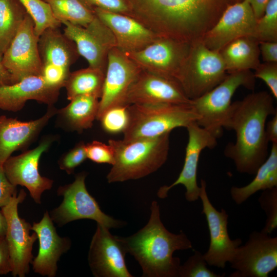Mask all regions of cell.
Here are the masks:
<instances>
[{
    "label": "cell",
    "instance_id": "6da1fadb",
    "mask_svg": "<svg viewBox=\"0 0 277 277\" xmlns=\"http://www.w3.org/2000/svg\"><path fill=\"white\" fill-rule=\"evenodd\" d=\"M128 15L159 36L192 44L200 40L221 13L220 0H126Z\"/></svg>",
    "mask_w": 277,
    "mask_h": 277
},
{
    "label": "cell",
    "instance_id": "7a4b0ae2",
    "mask_svg": "<svg viewBox=\"0 0 277 277\" xmlns=\"http://www.w3.org/2000/svg\"><path fill=\"white\" fill-rule=\"evenodd\" d=\"M273 97L260 91L231 104L225 128L235 132L236 140L226 146L224 154L239 173L255 174L268 156L265 127L267 117L277 112Z\"/></svg>",
    "mask_w": 277,
    "mask_h": 277
},
{
    "label": "cell",
    "instance_id": "3957f363",
    "mask_svg": "<svg viewBox=\"0 0 277 277\" xmlns=\"http://www.w3.org/2000/svg\"><path fill=\"white\" fill-rule=\"evenodd\" d=\"M120 239L127 253L137 261L144 277H178L180 258L174 257L177 250L192 248L190 240L183 231H169L161 219L158 203L153 201L147 224L134 234Z\"/></svg>",
    "mask_w": 277,
    "mask_h": 277
},
{
    "label": "cell",
    "instance_id": "277c9868",
    "mask_svg": "<svg viewBox=\"0 0 277 277\" xmlns=\"http://www.w3.org/2000/svg\"><path fill=\"white\" fill-rule=\"evenodd\" d=\"M170 133L130 142L109 140L115 162L106 179L109 183L137 180L160 169L166 162Z\"/></svg>",
    "mask_w": 277,
    "mask_h": 277
},
{
    "label": "cell",
    "instance_id": "5b68a950",
    "mask_svg": "<svg viewBox=\"0 0 277 277\" xmlns=\"http://www.w3.org/2000/svg\"><path fill=\"white\" fill-rule=\"evenodd\" d=\"M128 111L125 142L160 136L176 128H186L199 118L191 104H132Z\"/></svg>",
    "mask_w": 277,
    "mask_h": 277
},
{
    "label": "cell",
    "instance_id": "8992f818",
    "mask_svg": "<svg viewBox=\"0 0 277 277\" xmlns=\"http://www.w3.org/2000/svg\"><path fill=\"white\" fill-rule=\"evenodd\" d=\"M255 78L250 70L230 73L210 91L192 100L191 105L199 116L196 123L216 138L221 137L230 114L231 99L235 92L242 86L253 89Z\"/></svg>",
    "mask_w": 277,
    "mask_h": 277
},
{
    "label": "cell",
    "instance_id": "52a82bcc",
    "mask_svg": "<svg viewBox=\"0 0 277 277\" xmlns=\"http://www.w3.org/2000/svg\"><path fill=\"white\" fill-rule=\"evenodd\" d=\"M226 69L219 52L201 40L191 44L178 83L186 95L194 100L210 91L225 78Z\"/></svg>",
    "mask_w": 277,
    "mask_h": 277
},
{
    "label": "cell",
    "instance_id": "ba28073f",
    "mask_svg": "<svg viewBox=\"0 0 277 277\" xmlns=\"http://www.w3.org/2000/svg\"><path fill=\"white\" fill-rule=\"evenodd\" d=\"M87 174L78 173L74 182L60 186L57 193L63 197L62 203L49 213L53 223L59 227L81 219L94 220L108 229L119 228L125 223L102 211L95 199L89 193L85 184Z\"/></svg>",
    "mask_w": 277,
    "mask_h": 277
},
{
    "label": "cell",
    "instance_id": "9c48e42d",
    "mask_svg": "<svg viewBox=\"0 0 277 277\" xmlns=\"http://www.w3.org/2000/svg\"><path fill=\"white\" fill-rule=\"evenodd\" d=\"M26 193L21 189L14 194L9 203L1 210L6 217L7 227L5 235L10 257L13 276L24 277L30 270L33 259L32 253L34 243L38 239L35 232L30 235L32 226L19 217L18 205L25 199Z\"/></svg>",
    "mask_w": 277,
    "mask_h": 277
},
{
    "label": "cell",
    "instance_id": "30bf717a",
    "mask_svg": "<svg viewBox=\"0 0 277 277\" xmlns=\"http://www.w3.org/2000/svg\"><path fill=\"white\" fill-rule=\"evenodd\" d=\"M190 46L174 39L159 36L144 48L126 54L141 70L177 82Z\"/></svg>",
    "mask_w": 277,
    "mask_h": 277
},
{
    "label": "cell",
    "instance_id": "8fae6325",
    "mask_svg": "<svg viewBox=\"0 0 277 277\" xmlns=\"http://www.w3.org/2000/svg\"><path fill=\"white\" fill-rule=\"evenodd\" d=\"M230 277H268L277 267V238L254 231L236 249L229 262Z\"/></svg>",
    "mask_w": 277,
    "mask_h": 277
},
{
    "label": "cell",
    "instance_id": "7c38bea8",
    "mask_svg": "<svg viewBox=\"0 0 277 277\" xmlns=\"http://www.w3.org/2000/svg\"><path fill=\"white\" fill-rule=\"evenodd\" d=\"M34 23L27 14L10 45L3 54L2 62L11 76L12 84L30 76L41 75L43 63Z\"/></svg>",
    "mask_w": 277,
    "mask_h": 277
},
{
    "label": "cell",
    "instance_id": "4fadbf2b",
    "mask_svg": "<svg viewBox=\"0 0 277 277\" xmlns=\"http://www.w3.org/2000/svg\"><path fill=\"white\" fill-rule=\"evenodd\" d=\"M141 69L117 47L108 53L103 91L96 120L108 110L125 106L127 92Z\"/></svg>",
    "mask_w": 277,
    "mask_h": 277
},
{
    "label": "cell",
    "instance_id": "5bb4252c",
    "mask_svg": "<svg viewBox=\"0 0 277 277\" xmlns=\"http://www.w3.org/2000/svg\"><path fill=\"white\" fill-rule=\"evenodd\" d=\"M63 24L65 26L64 35L74 43L79 54L87 61L89 66L105 72L108 53L116 47L115 37L109 28L96 16L86 27L67 22Z\"/></svg>",
    "mask_w": 277,
    "mask_h": 277
},
{
    "label": "cell",
    "instance_id": "9a60e30c",
    "mask_svg": "<svg viewBox=\"0 0 277 277\" xmlns=\"http://www.w3.org/2000/svg\"><path fill=\"white\" fill-rule=\"evenodd\" d=\"M206 182L200 181L202 213L206 217L210 236L208 250L203 254L207 264L217 268H224L227 262L232 259L236 249L242 244V240H231L227 229L228 214L224 209L217 210L211 204L206 190Z\"/></svg>",
    "mask_w": 277,
    "mask_h": 277
},
{
    "label": "cell",
    "instance_id": "2e32d148",
    "mask_svg": "<svg viewBox=\"0 0 277 277\" xmlns=\"http://www.w3.org/2000/svg\"><path fill=\"white\" fill-rule=\"evenodd\" d=\"M97 224L88 251L89 267L95 277H132L125 261L127 253L120 236Z\"/></svg>",
    "mask_w": 277,
    "mask_h": 277
},
{
    "label": "cell",
    "instance_id": "e0dca14e",
    "mask_svg": "<svg viewBox=\"0 0 277 277\" xmlns=\"http://www.w3.org/2000/svg\"><path fill=\"white\" fill-rule=\"evenodd\" d=\"M257 19L247 0L229 5L201 41L209 49L219 52L241 37H254Z\"/></svg>",
    "mask_w": 277,
    "mask_h": 277
},
{
    "label": "cell",
    "instance_id": "ac0fdd59",
    "mask_svg": "<svg viewBox=\"0 0 277 277\" xmlns=\"http://www.w3.org/2000/svg\"><path fill=\"white\" fill-rule=\"evenodd\" d=\"M188 139L182 169L176 180L171 185L161 187L157 192L159 198L164 199L173 187L182 185L186 188V200L192 202L199 199L200 186L197 183V172L200 154L205 148L212 149L217 144V139L196 122L186 127Z\"/></svg>",
    "mask_w": 277,
    "mask_h": 277
},
{
    "label": "cell",
    "instance_id": "d6986e66",
    "mask_svg": "<svg viewBox=\"0 0 277 277\" xmlns=\"http://www.w3.org/2000/svg\"><path fill=\"white\" fill-rule=\"evenodd\" d=\"M52 138L44 140L36 148L17 156H10L3 164L9 181L14 185L24 186L37 204H41L42 194L50 190L53 181L41 175L38 165L42 154L50 147Z\"/></svg>",
    "mask_w": 277,
    "mask_h": 277
},
{
    "label": "cell",
    "instance_id": "ffe728a7",
    "mask_svg": "<svg viewBox=\"0 0 277 277\" xmlns=\"http://www.w3.org/2000/svg\"><path fill=\"white\" fill-rule=\"evenodd\" d=\"M191 103L192 100L176 81L142 70L130 86L125 99L126 105Z\"/></svg>",
    "mask_w": 277,
    "mask_h": 277
},
{
    "label": "cell",
    "instance_id": "44dd1931",
    "mask_svg": "<svg viewBox=\"0 0 277 277\" xmlns=\"http://www.w3.org/2000/svg\"><path fill=\"white\" fill-rule=\"evenodd\" d=\"M31 230L39 240L38 254L31 262L34 272L42 276H55L57 262L71 246L70 239L58 235L48 211L39 222H33Z\"/></svg>",
    "mask_w": 277,
    "mask_h": 277
},
{
    "label": "cell",
    "instance_id": "7402d4cb",
    "mask_svg": "<svg viewBox=\"0 0 277 277\" xmlns=\"http://www.w3.org/2000/svg\"><path fill=\"white\" fill-rule=\"evenodd\" d=\"M61 88L48 84L41 75L30 76L12 84L1 86L0 109L16 112L29 100L52 106L58 98Z\"/></svg>",
    "mask_w": 277,
    "mask_h": 277
},
{
    "label": "cell",
    "instance_id": "603a6c76",
    "mask_svg": "<svg viewBox=\"0 0 277 277\" xmlns=\"http://www.w3.org/2000/svg\"><path fill=\"white\" fill-rule=\"evenodd\" d=\"M92 10L112 32L116 47L126 54L144 48L159 37L130 16L97 8Z\"/></svg>",
    "mask_w": 277,
    "mask_h": 277
},
{
    "label": "cell",
    "instance_id": "cb8c5ba5",
    "mask_svg": "<svg viewBox=\"0 0 277 277\" xmlns=\"http://www.w3.org/2000/svg\"><path fill=\"white\" fill-rule=\"evenodd\" d=\"M57 112V109L50 106L43 116L29 122L0 115V165L13 152L30 143Z\"/></svg>",
    "mask_w": 277,
    "mask_h": 277
},
{
    "label": "cell",
    "instance_id": "d4e9b609",
    "mask_svg": "<svg viewBox=\"0 0 277 277\" xmlns=\"http://www.w3.org/2000/svg\"><path fill=\"white\" fill-rule=\"evenodd\" d=\"M38 49L43 65L69 70L80 55L75 44L57 28H48L39 36Z\"/></svg>",
    "mask_w": 277,
    "mask_h": 277
},
{
    "label": "cell",
    "instance_id": "484cf974",
    "mask_svg": "<svg viewBox=\"0 0 277 277\" xmlns=\"http://www.w3.org/2000/svg\"><path fill=\"white\" fill-rule=\"evenodd\" d=\"M229 73L254 70L260 64L259 41L251 36L238 38L219 51Z\"/></svg>",
    "mask_w": 277,
    "mask_h": 277
},
{
    "label": "cell",
    "instance_id": "4316f807",
    "mask_svg": "<svg viewBox=\"0 0 277 277\" xmlns=\"http://www.w3.org/2000/svg\"><path fill=\"white\" fill-rule=\"evenodd\" d=\"M255 175L246 186L231 188V197L236 204L243 203L259 191L277 187V143H272L269 154Z\"/></svg>",
    "mask_w": 277,
    "mask_h": 277
},
{
    "label": "cell",
    "instance_id": "83f0119b",
    "mask_svg": "<svg viewBox=\"0 0 277 277\" xmlns=\"http://www.w3.org/2000/svg\"><path fill=\"white\" fill-rule=\"evenodd\" d=\"M99 98L91 95H81L70 100L65 107L57 110L68 127L79 132L93 126L99 108Z\"/></svg>",
    "mask_w": 277,
    "mask_h": 277
},
{
    "label": "cell",
    "instance_id": "f1b7e54d",
    "mask_svg": "<svg viewBox=\"0 0 277 277\" xmlns=\"http://www.w3.org/2000/svg\"><path fill=\"white\" fill-rule=\"evenodd\" d=\"M105 72L89 66L70 73L64 87L67 99L81 95H91L100 98L103 88Z\"/></svg>",
    "mask_w": 277,
    "mask_h": 277
},
{
    "label": "cell",
    "instance_id": "f546056e",
    "mask_svg": "<svg viewBox=\"0 0 277 277\" xmlns=\"http://www.w3.org/2000/svg\"><path fill=\"white\" fill-rule=\"evenodd\" d=\"M50 5L55 18L61 23L67 22L83 27L95 17L92 9L83 0H45Z\"/></svg>",
    "mask_w": 277,
    "mask_h": 277
},
{
    "label": "cell",
    "instance_id": "4dcf8cb0",
    "mask_svg": "<svg viewBox=\"0 0 277 277\" xmlns=\"http://www.w3.org/2000/svg\"><path fill=\"white\" fill-rule=\"evenodd\" d=\"M26 15L17 10L11 0H0V53L2 54L10 45Z\"/></svg>",
    "mask_w": 277,
    "mask_h": 277
},
{
    "label": "cell",
    "instance_id": "1f68e13d",
    "mask_svg": "<svg viewBox=\"0 0 277 277\" xmlns=\"http://www.w3.org/2000/svg\"><path fill=\"white\" fill-rule=\"evenodd\" d=\"M34 23V30L37 37L47 29L57 28L61 23L54 16L49 4L43 0H18Z\"/></svg>",
    "mask_w": 277,
    "mask_h": 277
},
{
    "label": "cell",
    "instance_id": "d6a6232c",
    "mask_svg": "<svg viewBox=\"0 0 277 277\" xmlns=\"http://www.w3.org/2000/svg\"><path fill=\"white\" fill-rule=\"evenodd\" d=\"M254 37L259 42H277V0H268L257 20Z\"/></svg>",
    "mask_w": 277,
    "mask_h": 277
},
{
    "label": "cell",
    "instance_id": "836d02e7",
    "mask_svg": "<svg viewBox=\"0 0 277 277\" xmlns=\"http://www.w3.org/2000/svg\"><path fill=\"white\" fill-rule=\"evenodd\" d=\"M128 106L114 107L106 111L99 120L102 128L111 134L123 133L128 123Z\"/></svg>",
    "mask_w": 277,
    "mask_h": 277
},
{
    "label": "cell",
    "instance_id": "e575fe53",
    "mask_svg": "<svg viewBox=\"0 0 277 277\" xmlns=\"http://www.w3.org/2000/svg\"><path fill=\"white\" fill-rule=\"evenodd\" d=\"M258 202L266 215L262 232L270 234L277 227V187L263 190Z\"/></svg>",
    "mask_w": 277,
    "mask_h": 277
},
{
    "label": "cell",
    "instance_id": "d590c367",
    "mask_svg": "<svg viewBox=\"0 0 277 277\" xmlns=\"http://www.w3.org/2000/svg\"><path fill=\"white\" fill-rule=\"evenodd\" d=\"M203 254L197 250H195L193 255L186 261L181 265L178 277H222L217 274L207 266Z\"/></svg>",
    "mask_w": 277,
    "mask_h": 277
},
{
    "label": "cell",
    "instance_id": "8d00e7d4",
    "mask_svg": "<svg viewBox=\"0 0 277 277\" xmlns=\"http://www.w3.org/2000/svg\"><path fill=\"white\" fill-rule=\"evenodd\" d=\"M87 159L97 164L113 165L115 162L112 147L98 141H93L85 145Z\"/></svg>",
    "mask_w": 277,
    "mask_h": 277
},
{
    "label": "cell",
    "instance_id": "74e56055",
    "mask_svg": "<svg viewBox=\"0 0 277 277\" xmlns=\"http://www.w3.org/2000/svg\"><path fill=\"white\" fill-rule=\"evenodd\" d=\"M85 145L83 142H80L65 154L58 161L60 168L67 174L73 173L75 169L87 159Z\"/></svg>",
    "mask_w": 277,
    "mask_h": 277
},
{
    "label": "cell",
    "instance_id": "f35d334b",
    "mask_svg": "<svg viewBox=\"0 0 277 277\" xmlns=\"http://www.w3.org/2000/svg\"><path fill=\"white\" fill-rule=\"evenodd\" d=\"M254 70V77L263 80L269 88L273 98L276 99L277 63H260Z\"/></svg>",
    "mask_w": 277,
    "mask_h": 277
},
{
    "label": "cell",
    "instance_id": "ab89813d",
    "mask_svg": "<svg viewBox=\"0 0 277 277\" xmlns=\"http://www.w3.org/2000/svg\"><path fill=\"white\" fill-rule=\"evenodd\" d=\"M69 70L51 64L43 65L41 75L48 84L64 87L69 74Z\"/></svg>",
    "mask_w": 277,
    "mask_h": 277
},
{
    "label": "cell",
    "instance_id": "60d3db41",
    "mask_svg": "<svg viewBox=\"0 0 277 277\" xmlns=\"http://www.w3.org/2000/svg\"><path fill=\"white\" fill-rule=\"evenodd\" d=\"M91 9L97 8L106 11L128 15L129 7L126 0H83Z\"/></svg>",
    "mask_w": 277,
    "mask_h": 277
},
{
    "label": "cell",
    "instance_id": "b9f144b4",
    "mask_svg": "<svg viewBox=\"0 0 277 277\" xmlns=\"http://www.w3.org/2000/svg\"><path fill=\"white\" fill-rule=\"evenodd\" d=\"M16 193V186L9 181L3 165H0V208L7 205L13 196Z\"/></svg>",
    "mask_w": 277,
    "mask_h": 277
},
{
    "label": "cell",
    "instance_id": "7bdbcfd3",
    "mask_svg": "<svg viewBox=\"0 0 277 277\" xmlns=\"http://www.w3.org/2000/svg\"><path fill=\"white\" fill-rule=\"evenodd\" d=\"M10 254L5 236H0V275L11 272Z\"/></svg>",
    "mask_w": 277,
    "mask_h": 277
},
{
    "label": "cell",
    "instance_id": "ee69618b",
    "mask_svg": "<svg viewBox=\"0 0 277 277\" xmlns=\"http://www.w3.org/2000/svg\"><path fill=\"white\" fill-rule=\"evenodd\" d=\"M259 48L264 62L277 63V42H259Z\"/></svg>",
    "mask_w": 277,
    "mask_h": 277
},
{
    "label": "cell",
    "instance_id": "f6af8a7d",
    "mask_svg": "<svg viewBox=\"0 0 277 277\" xmlns=\"http://www.w3.org/2000/svg\"><path fill=\"white\" fill-rule=\"evenodd\" d=\"M265 132L268 141L271 143H277V112L266 123Z\"/></svg>",
    "mask_w": 277,
    "mask_h": 277
},
{
    "label": "cell",
    "instance_id": "bcb514c9",
    "mask_svg": "<svg viewBox=\"0 0 277 277\" xmlns=\"http://www.w3.org/2000/svg\"><path fill=\"white\" fill-rule=\"evenodd\" d=\"M250 3L256 18L259 19L264 12L268 0H247Z\"/></svg>",
    "mask_w": 277,
    "mask_h": 277
},
{
    "label": "cell",
    "instance_id": "7dc6e473",
    "mask_svg": "<svg viewBox=\"0 0 277 277\" xmlns=\"http://www.w3.org/2000/svg\"><path fill=\"white\" fill-rule=\"evenodd\" d=\"M3 54L0 53V86L12 84L11 76L2 62Z\"/></svg>",
    "mask_w": 277,
    "mask_h": 277
},
{
    "label": "cell",
    "instance_id": "c3c4849f",
    "mask_svg": "<svg viewBox=\"0 0 277 277\" xmlns=\"http://www.w3.org/2000/svg\"><path fill=\"white\" fill-rule=\"evenodd\" d=\"M7 220L4 213L0 209V236H5L7 231Z\"/></svg>",
    "mask_w": 277,
    "mask_h": 277
}]
</instances>
